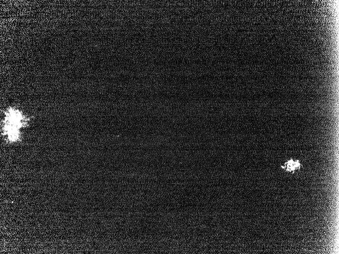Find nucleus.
I'll return each instance as SVG.
<instances>
[{
    "label": "nucleus",
    "mask_w": 339,
    "mask_h": 254,
    "mask_svg": "<svg viewBox=\"0 0 339 254\" xmlns=\"http://www.w3.org/2000/svg\"><path fill=\"white\" fill-rule=\"evenodd\" d=\"M23 116L20 111L10 109L6 115L5 131L11 141H15L19 137V130L24 125Z\"/></svg>",
    "instance_id": "f257e3e1"
},
{
    "label": "nucleus",
    "mask_w": 339,
    "mask_h": 254,
    "mask_svg": "<svg viewBox=\"0 0 339 254\" xmlns=\"http://www.w3.org/2000/svg\"><path fill=\"white\" fill-rule=\"evenodd\" d=\"M301 163L299 160L291 158L281 166V168L289 173H294L301 168Z\"/></svg>",
    "instance_id": "f03ea898"
}]
</instances>
